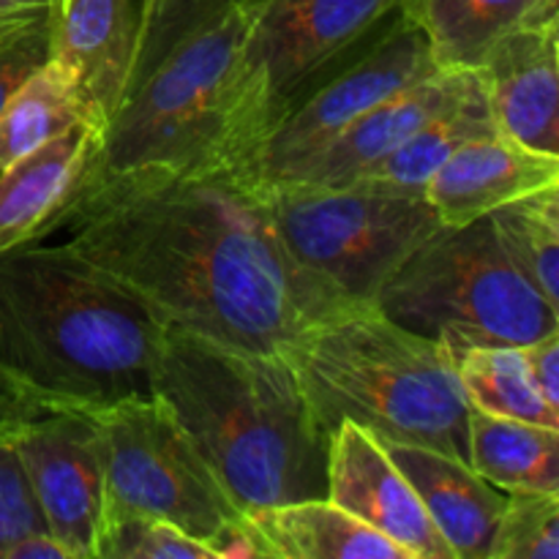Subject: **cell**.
Here are the masks:
<instances>
[{"instance_id":"83f0119b","label":"cell","mask_w":559,"mask_h":559,"mask_svg":"<svg viewBox=\"0 0 559 559\" xmlns=\"http://www.w3.org/2000/svg\"><path fill=\"white\" fill-rule=\"evenodd\" d=\"M489 559H559V491H506Z\"/></svg>"},{"instance_id":"e0dca14e","label":"cell","mask_w":559,"mask_h":559,"mask_svg":"<svg viewBox=\"0 0 559 559\" xmlns=\"http://www.w3.org/2000/svg\"><path fill=\"white\" fill-rule=\"evenodd\" d=\"M385 451L413 484L442 540L451 546L453 559H489L506 495L480 478L467 462L448 453L393 442Z\"/></svg>"},{"instance_id":"7c38bea8","label":"cell","mask_w":559,"mask_h":559,"mask_svg":"<svg viewBox=\"0 0 559 559\" xmlns=\"http://www.w3.org/2000/svg\"><path fill=\"white\" fill-rule=\"evenodd\" d=\"M325 497L409 559H453L451 546L385 445L353 420H342L331 435Z\"/></svg>"},{"instance_id":"52a82bcc","label":"cell","mask_w":559,"mask_h":559,"mask_svg":"<svg viewBox=\"0 0 559 559\" xmlns=\"http://www.w3.org/2000/svg\"><path fill=\"white\" fill-rule=\"evenodd\" d=\"M254 183L289 257L355 306H374L388 278L442 224L426 194L371 183Z\"/></svg>"},{"instance_id":"6da1fadb","label":"cell","mask_w":559,"mask_h":559,"mask_svg":"<svg viewBox=\"0 0 559 559\" xmlns=\"http://www.w3.org/2000/svg\"><path fill=\"white\" fill-rule=\"evenodd\" d=\"M162 328L276 355L311 322L347 309L336 287L284 249L240 167L145 164L71 197L49 233Z\"/></svg>"},{"instance_id":"9a60e30c","label":"cell","mask_w":559,"mask_h":559,"mask_svg":"<svg viewBox=\"0 0 559 559\" xmlns=\"http://www.w3.org/2000/svg\"><path fill=\"white\" fill-rule=\"evenodd\" d=\"M478 71L497 131L559 156V22L519 25Z\"/></svg>"},{"instance_id":"8fae6325","label":"cell","mask_w":559,"mask_h":559,"mask_svg":"<svg viewBox=\"0 0 559 559\" xmlns=\"http://www.w3.org/2000/svg\"><path fill=\"white\" fill-rule=\"evenodd\" d=\"M38 502L47 533L71 559H96L104 513L98 431L85 409L52 407L9 437Z\"/></svg>"},{"instance_id":"3957f363","label":"cell","mask_w":559,"mask_h":559,"mask_svg":"<svg viewBox=\"0 0 559 559\" xmlns=\"http://www.w3.org/2000/svg\"><path fill=\"white\" fill-rule=\"evenodd\" d=\"M162 325L69 243L0 251V371L52 407L153 393Z\"/></svg>"},{"instance_id":"ffe728a7","label":"cell","mask_w":559,"mask_h":559,"mask_svg":"<svg viewBox=\"0 0 559 559\" xmlns=\"http://www.w3.org/2000/svg\"><path fill=\"white\" fill-rule=\"evenodd\" d=\"M469 467L500 491H559V429L469 407Z\"/></svg>"},{"instance_id":"277c9868","label":"cell","mask_w":559,"mask_h":559,"mask_svg":"<svg viewBox=\"0 0 559 559\" xmlns=\"http://www.w3.org/2000/svg\"><path fill=\"white\" fill-rule=\"evenodd\" d=\"M328 435L353 420L385 445H420L469 464V402L456 355L377 306H347L278 347Z\"/></svg>"},{"instance_id":"44dd1931","label":"cell","mask_w":559,"mask_h":559,"mask_svg":"<svg viewBox=\"0 0 559 559\" xmlns=\"http://www.w3.org/2000/svg\"><path fill=\"white\" fill-rule=\"evenodd\" d=\"M497 134L495 115H491L486 85L475 91L473 96L462 98L445 112L431 118L429 123L420 126L415 134H409L396 151L388 153L385 158L366 169L353 183H371L382 189L409 191V194H424L429 180L435 178L437 169L448 162L464 145L484 136ZM347 186V183H344Z\"/></svg>"},{"instance_id":"d6a6232c","label":"cell","mask_w":559,"mask_h":559,"mask_svg":"<svg viewBox=\"0 0 559 559\" xmlns=\"http://www.w3.org/2000/svg\"><path fill=\"white\" fill-rule=\"evenodd\" d=\"M47 409H52V404L38 399L36 393L27 391L25 385H20L5 371H0V437L9 440L22 424L33 420L36 415L47 413Z\"/></svg>"},{"instance_id":"603a6c76","label":"cell","mask_w":559,"mask_h":559,"mask_svg":"<svg viewBox=\"0 0 559 559\" xmlns=\"http://www.w3.org/2000/svg\"><path fill=\"white\" fill-rule=\"evenodd\" d=\"M456 369L473 409L559 429V409L533 385L519 347H473L459 355Z\"/></svg>"},{"instance_id":"d590c367","label":"cell","mask_w":559,"mask_h":559,"mask_svg":"<svg viewBox=\"0 0 559 559\" xmlns=\"http://www.w3.org/2000/svg\"><path fill=\"white\" fill-rule=\"evenodd\" d=\"M60 0H0V16L31 14V11H58Z\"/></svg>"},{"instance_id":"d4e9b609","label":"cell","mask_w":559,"mask_h":559,"mask_svg":"<svg viewBox=\"0 0 559 559\" xmlns=\"http://www.w3.org/2000/svg\"><path fill=\"white\" fill-rule=\"evenodd\" d=\"M76 123L87 120L82 118L69 82L49 60L9 98L0 112V169Z\"/></svg>"},{"instance_id":"f546056e","label":"cell","mask_w":559,"mask_h":559,"mask_svg":"<svg viewBox=\"0 0 559 559\" xmlns=\"http://www.w3.org/2000/svg\"><path fill=\"white\" fill-rule=\"evenodd\" d=\"M31 533H47V524L38 511L20 456L11 442L0 437V559L9 546Z\"/></svg>"},{"instance_id":"5bb4252c","label":"cell","mask_w":559,"mask_h":559,"mask_svg":"<svg viewBox=\"0 0 559 559\" xmlns=\"http://www.w3.org/2000/svg\"><path fill=\"white\" fill-rule=\"evenodd\" d=\"M480 87L484 74L478 69H437L435 74L402 87L360 115L287 180H306L317 186L353 183L358 175L396 151L420 126Z\"/></svg>"},{"instance_id":"cb8c5ba5","label":"cell","mask_w":559,"mask_h":559,"mask_svg":"<svg viewBox=\"0 0 559 559\" xmlns=\"http://www.w3.org/2000/svg\"><path fill=\"white\" fill-rule=\"evenodd\" d=\"M489 218L513 265L559 309V186L519 197Z\"/></svg>"},{"instance_id":"484cf974","label":"cell","mask_w":559,"mask_h":559,"mask_svg":"<svg viewBox=\"0 0 559 559\" xmlns=\"http://www.w3.org/2000/svg\"><path fill=\"white\" fill-rule=\"evenodd\" d=\"M96 559H213L202 540L167 519L131 508L104 506L96 533Z\"/></svg>"},{"instance_id":"8992f818","label":"cell","mask_w":559,"mask_h":559,"mask_svg":"<svg viewBox=\"0 0 559 559\" xmlns=\"http://www.w3.org/2000/svg\"><path fill=\"white\" fill-rule=\"evenodd\" d=\"M374 306L456 358L473 347H524L559 333V309L513 265L489 216L440 224L388 278Z\"/></svg>"},{"instance_id":"4316f807","label":"cell","mask_w":559,"mask_h":559,"mask_svg":"<svg viewBox=\"0 0 559 559\" xmlns=\"http://www.w3.org/2000/svg\"><path fill=\"white\" fill-rule=\"evenodd\" d=\"M238 3L249 0H142V31L140 47H136L134 69H131L126 96L178 47L197 31L211 25L213 20ZM123 96V98H126ZM123 104V102H120Z\"/></svg>"},{"instance_id":"30bf717a","label":"cell","mask_w":559,"mask_h":559,"mask_svg":"<svg viewBox=\"0 0 559 559\" xmlns=\"http://www.w3.org/2000/svg\"><path fill=\"white\" fill-rule=\"evenodd\" d=\"M426 33L402 11L358 55L306 93L251 151L243 173L254 180H287L360 115L402 87L435 74Z\"/></svg>"},{"instance_id":"836d02e7","label":"cell","mask_w":559,"mask_h":559,"mask_svg":"<svg viewBox=\"0 0 559 559\" xmlns=\"http://www.w3.org/2000/svg\"><path fill=\"white\" fill-rule=\"evenodd\" d=\"M3 559H71L49 533H31L3 551Z\"/></svg>"},{"instance_id":"4dcf8cb0","label":"cell","mask_w":559,"mask_h":559,"mask_svg":"<svg viewBox=\"0 0 559 559\" xmlns=\"http://www.w3.org/2000/svg\"><path fill=\"white\" fill-rule=\"evenodd\" d=\"M213 559H271L265 540L257 533L246 513L227 519L211 538L205 540Z\"/></svg>"},{"instance_id":"e575fe53","label":"cell","mask_w":559,"mask_h":559,"mask_svg":"<svg viewBox=\"0 0 559 559\" xmlns=\"http://www.w3.org/2000/svg\"><path fill=\"white\" fill-rule=\"evenodd\" d=\"M551 22H559V0H533L522 25L540 27L551 25Z\"/></svg>"},{"instance_id":"ba28073f","label":"cell","mask_w":559,"mask_h":559,"mask_svg":"<svg viewBox=\"0 0 559 559\" xmlns=\"http://www.w3.org/2000/svg\"><path fill=\"white\" fill-rule=\"evenodd\" d=\"M399 5L402 0H265L229 93V164L243 167L257 142L358 55Z\"/></svg>"},{"instance_id":"ac0fdd59","label":"cell","mask_w":559,"mask_h":559,"mask_svg":"<svg viewBox=\"0 0 559 559\" xmlns=\"http://www.w3.org/2000/svg\"><path fill=\"white\" fill-rule=\"evenodd\" d=\"M93 140L96 129L76 123L0 169V251L47 238Z\"/></svg>"},{"instance_id":"4fadbf2b","label":"cell","mask_w":559,"mask_h":559,"mask_svg":"<svg viewBox=\"0 0 559 559\" xmlns=\"http://www.w3.org/2000/svg\"><path fill=\"white\" fill-rule=\"evenodd\" d=\"M140 31L142 0H60L49 60L96 134L123 102Z\"/></svg>"},{"instance_id":"f1b7e54d","label":"cell","mask_w":559,"mask_h":559,"mask_svg":"<svg viewBox=\"0 0 559 559\" xmlns=\"http://www.w3.org/2000/svg\"><path fill=\"white\" fill-rule=\"evenodd\" d=\"M58 11L0 16V112L9 98L52 58Z\"/></svg>"},{"instance_id":"2e32d148","label":"cell","mask_w":559,"mask_h":559,"mask_svg":"<svg viewBox=\"0 0 559 559\" xmlns=\"http://www.w3.org/2000/svg\"><path fill=\"white\" fill-rule=\"evenodd\" d=\"M549 186H559V156L497 131L453 153L424 194L445 227H462Z\"/></svg>"},{"instance_id":"7a4b0ae2","label":"cell","mask_w":559,"mask_h":559,"mask_svg":"<svg viewBox=\"0 0 559 559\" xmlns=\"http://www.w3.org/2000/svg\"><path fill=\"white\" fill-rule=\"evenodd\" d=\"M153 393L240 513L325 497L331 435L278 355L162 328Z\"/></svg>"},{"instance_id":"d6986e66","label":"cell","mask_w":559,"mask_h":559,"mask_svg":"<svg viewBox=\"0 0 559 559\" xmlns=\"http://www.w3.org/2000/svg\"><path fill=\"white\" fill-rule=\"evenodd\" d=\"M271 559H409L328 497L246 511Z\"/></svg>"},{"instance_id":"9c48e42d","label":"cell","mask_w":559,"mask_h":559,"mask_svg":"<svg viewBox=\"0 0 559 559\" xmlns=\"http://www.w3.org/2000/svg\"><path fill=\"white\" fill-rule=\"evenodd\" d=\"M85 413L102 445L104 506L167 519L202 544L240 513L156 393Z\"/></svg>"},{"instance_id":"5b68a950","label":"cell","mask_w":559,"mask_h":559,"mask_svg":"<svg viewBox=\"0 0 559 559\" xmlns=\"http://www.w3.org/2000/svg\"><path fill=\"white\" fill-rule=\"evenodd\" d=\"M262 3L249 0L224 11L180 41L123 98L93 140L69 200L145 164L233 167L227 156L229 93Z\"/></svg>"},{"instance_id":"1f68e13d","label":"cell","mask_w":559,"mask_h":559,"mask_svg":"<svg viewBox=\"0 0 559 559\" xmlns=\"http://www.w3.org/2000/svg\"><path fill=\"white\" fill-rule=\"evenodd\" d=\"M519 349H522L533 385L551 407L559 409V333H549V336L524 344Z\"/></svg>"},{"instance_id":"7402d4cb","label":"cell","mask_w":559,"mask_h":559,"mask_svg":"<svg viewBox=\"0 0 559 559\" xmlns=\"http://www.w3.org/2000/svg\"><path fill=\"white\" fill-rule=\"evenodd\" d=\"M530 5L533 0H402L440 69H480L491 49L522 25Z\"/></svg>"}]
</instances>
